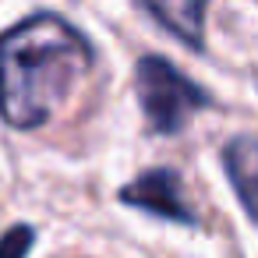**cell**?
<instances>
[{
	"label": "cell",
	"instance_id": "cell-2",
	"mask_svg": "<svg viewBox=\"0 0 258 258\" xmlns=\"http://www.w3.org/2000/svg\"><path fill=\"white\" fill-rule=\"evenodd\" d=\"M135 85L149 127L159 135H177L195 117V110L209 103V96L163 57H142L135 71Z\"/></svg>",
	"mask_w": 258,
	"mask_h": 258
},
{
	"label": "cell",
	"instance_id": "cell-4",
	"mask_svg": "<svg viewBox=\"0 0 258 258\" xmlns=\"http://www.w3.org/2000/svg\"><path fill=\"white\" fill-rule=\"evenodd\" d=\"M223 163L244 209L258 219V138H233L223 149Z\"/></svg>",
	"mask_w": 258,
	"mask_h": 258
},
{
	"label": "cell",
	"instance_id": "cell-6",
	"mask_svg": "<svg viewBox=\"0 0 258 258\" xmlns=\"http://www.w3.org/2000/svg\"><path fill=\"white\" fill-rule=\"evenodd\" d=\"M29 244H32V230L29 226H15V230L4 233V240H0V258H25Z\"/></svg>",
	"mask_w": 258,
	"mask_h": 258
},
{
	"label": "cell",
	"instance_id": "cell-1",
	"mask_svg": "<svg viewBox=\"0 0 258 258\" xmlns=\"http://www.w3.org/2000/svg\"><path fill=\"white\" fill-rule=\"evenodd\" d=\"M92 68V46L57 15H36L0 36V113L39 127L75 96Z\"/></svg>",
	"mask_w": 258,
	"mask_h": 258
},
{
	"label": "cell",
	"instance_id": "cell-3",
	"mask_svg": "<svg viewBox=\"0 0 258 258\" xmlns=\"http://www.w3.org/2000/svg\"><path fill=\"white\" fill-rule=\"evenodd\" d=\"M120 198L127 205H138L145 212H156V216H166V219H180V223H195V212L184 198V184L173 170H149L142 177H135Z\"/></svg>",
	"mask_w": 258,
	"mask_h": 258
},
{
	"label": "cell",
	"instance_id": "cell-5",
	"mask_svg": "<svg viewBox=\"0 0 258 258\" xmlns=\"http://www.w3.org/2000/svg\"><path fill=\"white\" fill-rule=\"evenodd\" d=\"M145 11L152 18H159L170 32L187 39L191 46L202 43V15H205L202 4H180V0H177V4H145Z\"/></svg>",
	"mask_w": 258,
	"mask_h": 258
}]
</instances>
